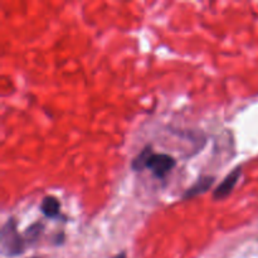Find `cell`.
I'll use <instances>...</instances> for the list:
<instances>
[{
  "mask_svg": "<svg viewBox=\"0 0 258 258\" xmlns=\"http://www.w3.org/2000/svg\"><path fill=\"white\" fill-rule=\"evenodd\" d=\"M2 248L8 256H18L24 251V242L18 233L14 221H8L2 229Z\"/></svg>",
  "mask_w": 258,
  "mask_h": 258,
  "instance_id": "cell-1",
  "label": "cell"
},
{
  "mask_svg": "<svg viewBox=\"0 0 258 258\" xmlns=\"http://www.w3.org/2000/svg\"><path fill=\"white\" fill-rule=\"evenodd\" d=\"M174 166H175V160L166 154H153L146 164V168L151 169L153 173L159 178L166 175Z\"/></svg>",
  "mask_w": 258,
  "mask_h": 258,
  "instance_id": "cell-2",
  "label": "cell"
},
{
  "mask_svg": "<svg viewBox=\"0 0 258 258\" xmlns=\"http://www.w3.org/2000/svg\"><path fill=\"white\" fill-rule=\"evenodd\" d=\"M239 176H241V170L236 169L234 171H232L223 181H222L221 185H218V188L214 191V199L216 201H222V199L227 198L229 194L233 191L234 186L237 185V181H238Z\"/></svg>",
  "mask_w": 258,
  "mask_h": 258,
  "instance_id": "cell-3",
  "label": "cell"
},
{
  "mask_svg": "<svg viewBox=\"0 0 258 258\" xmlns=\"http://www.w3.org/2000/svg\"><path fill=\"white\" fill-rule=\"evenodd\" d=\"M213 181H214L213 176H203V178L199 179V180L197 181L193 186H190V188L185 191V194H184L183 198L190 199V198H194V197L201 196V194L206 193V191L209 190V188L212 186Z\"/></svg>",
  "mask_w": 258,
  "mask_h": 258,
  "instance_id": "cell-4",
  "label": "cell"
},
{
  "mask_svg": "<svg viewBox=\"0 0 258 258\" xmlns=\"http://www.w3.org/2000/svg\"><path fill=\"white\" fill-rule=\"evenodd\" d=\"M59 209L60 204L57 198H54V197H45L43 199L42 212L44 216L49 217V218H54V217H57L59 214Z\"/></svg>",
  "mask_w": 258,
  "mask_h": 258,
  "instance_id": "cell-5",
  "label": "cell"
},
{
  "mask_svg": "<svg viewBox=\"0 0 258 258\" xmlns=\"http://www.w3.org/2000/svg\"><path fill=\"white\" fill-rule=\"evenodd\" d=\"M153 150H151V148H146L145 150L141 151L140 155L138 156V158L134 160L133 163V169L136 171H141L144 170V169L146 168V164H148V160L149 158H150L151 155H153Z\"/></svg>",
  "mask_w": 258,
  "mask_h": 258,
  "instance_id": "cell-6",
  "label": "cell"
},
{
  "mask_svg": "<svg viewBox=\"0 0 258 258\" xmlns=\"http://www.w3.org/2000/svg\"><path fill=\"white\" fill-rule=\"evenodd\" d=\"M115 258H126V257H125V254H118V256L115 257Z\"/></svg>",
  "mask_w": 258,
  "mask_h": 258,
  "instance_id": "cell-7",
  "label": "cell"
}]
</instances>
